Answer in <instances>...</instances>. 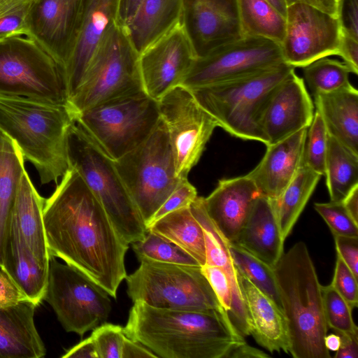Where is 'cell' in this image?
I'll use <instances>...</instances> for the list:
<instances>
[{
    "label": "cell",
    "instance_id": "cell-1",
    "mask_svg": "<svg viewBox=\"0 0 358 358\" xmlns=\"http://www.w3.org/2000/svg\"><path fill=\"white\" fill-rule=\"evenodd\" d=\"M43 224L50 256L79 270L115 299L127 275L129 243L74 168H69L45 199Z\"/></svg>",
    "mask_w": 358,
    "mask_h": 358
},
{
    "label": "cell",
    "instance_id": "cell-2",
    "mask_svg": "<svg viewBox=\"0 0 358 358\" xmlns=\"http://www.w3.org/2000/svg\"><path fill=\"white\" fill-rule=\"evenodd\" d=\"M124 332L162 358H231L245 342L226 313L159 308L135 302Z\"/></svg>",
    "mask_w": 358,
    "mask_h": 358
},
{
    "label": "cell",
    "instance_id": "cell-3",
    "mask_svg": "<svg viewBox=\"0 0 358 358\" xmlns=\"http://www.w3.org/2000/svg\"><path fill=\"white\" fill-rule=\"evenodd\" d=\"M74 122L69 106L0 95V129L36 168L41 185L57 183L69 169L68 132Z\"/></svg>",
    "mask_w": 358,
    "mask_h": 358
},
{
    "label": "cell",
    "instance_id": "cell-4",
    "mask_svg": "<svg viewBox=\"0 0 358 358\" xmlns=\"http://www.w3.org/2000/svg\"><path fill=\"white\" fill-rule=\"evenodd\" d=\"M281 309L294 358H330L321 286L306 245L299 241L273 266Z\"/></svg>",
    "mask_w": 358,
    "mask_h": 358
},
{
    "label": "cell",
    "instance_id": "cell-5",
    "mask_svg": "<svg viewBox=\"0 0 358 358\" xmlns=\"http://www.w3.org/2000/svg\"><path fill=\"white\" fill-rule=\"evenodd\" d=\"M294 68L282 63L243 76L192 89L196 100L233 136L266 145L258 124L263 106Z\"/></svg>",
    "mask_w": 358,
    "mask_h": 358
},
{
    "label": "cell",
    "instance_id": "cell-6",
    "mask_svg": "<svg viewBox=\"0 0 358 358\" xmlns=\"http://www.w3.org/2000/svg\"><path fill=\"white\" fill-rule=\"evenodd\" d=\"M67 152L69 167L79 173L122 238L129 244L143 239L145 224L114 160L75 122L68 132Z\"/></svg>",
    "mask_w": 358,
    "mask_h": 358
},
{
    "label": "cell",
    "instance_id": "cell-7",
    "mask_svg": "<svg viewBox=\"0 0 358 358\" xmlns=\"http://www.w3.org/2000/svg\"><path fill=\"white\" fill-rule=\"evenodd\" d=\"M142 91L139 54L124 27L115 22L100 39L69 106L74 115Z\"/></svg>",
    "mask_w": 358,
    "mask_h": 358
},
{
    "label": "cell",
    "instance_id": "cell-8",
    "mask_svg": "<svg viewBox=\"0 0 358 358\" xmlns=\"http://www.w3.org/2000/svg\"><path fill=\"white\" fill-rule=\"evenodd\" d=\"M140 263L125 278L127 294L134 303L143 302L159 308L227 313L201 266L148 259Z\"/></svg>",
    "mask_w": 358,
    "mask_h": 358
},
{
    "label": "cell",
    "instance_id": "cell-9",
    "mask_svg": "<svg viewBox=\"0 0 358 358\" xmlns=\"http://www.w3.org/2000/svg\"><path fill=\"white\" fill-rule=\"evenodd\" d=\"M160 120L158 101L144 91L74 114V121L113 160L143 143Z\"/></svg>",
    "mask_w": 358,
    "mask_h": 358
},
{
    "label": "cell",
    "instance_id": "cell-10",
    "mask_svg": "<svg viewBox=\"0 0 358 358\" xmlns=\"http://www.w3.org/2000/svg\"><path fill=\"white\" fill-rule=\"evenodd\" d=\"M114 163L147 227L180 179L176 176L174 156L163 121L160 119L143 143Z\"/></svg>",
    "mask_w": 358,
    "mask_h": 358
},
{
    "label": "cell",
    "instance_id": "cell-11",
    "mask_svg": "<svg viewBox=\"0 0 358 358\" xmlns=\"http://www.w3.org/2000/svg\"><path fill=\"white\" fill-rule=\"evenodd\" d=\"M0 95L69 106L63 69L35 40L24 36L0 41Z\"/></svg>",
    "mask_w": 358,
    "mask_h": 358
},
{
    "label": "cell",
    "instance_id": "cell-12",
    "mask_svg": "<svg viewBox=\"0 0 358 358\" xmlns=\"http://www.w3.org/2000/svg\"><path fill=\"white\" fill-rule=\"evenodd\" d=\"M109 296L81 271L50 256L43 300L51 306L66 331L82 336L106 322L111 311Z\"/></svg>",
    "mask_w": 358,
    "mask_h": 358
},
{
    "label": "cell",
    "instance_id": "cell-13",
    "mask_svg": "<svg viewBox=\"0 0 358 358\" xmlns=\"http://www.w3.org/2000/svg\"><path fill=\"white\" fill-rule=\"evenodd\" d=\"M172 148L176 176L187 178L198 163L217 124L197 102L190 89L179 85L158 101Z\"/></svg>",
    "mask_w": 358,
    "mask_h": 358
},
{
    "label": "cell",
    "instance_id": "cell-14",
    "mask_svg": "<svg viewBox=\"0 0 358 358\" xmlns=\"http://www.w3.org/2000/svg\"><path fill=\"white\" fill-rule=\"evenodd\" d=\"M282 63L285 62L279 43L262 37L243 36L196 58L181 85L192 90Z\"/></svg>",
    "mask_w": 358,
    "mask_h": 358
},
{
    "label": "cell",
    "instance_id": "cell-15",
    "mask_svg": "<svg viewBox=\"0 0 358 358\" xmlns=\"http://www.w3.org/2000/svg\"><path fill=\"white\" fill-rule=\"evenodd\" d=\"M280 48L284 62L303 67L320 58L337 55L342 29L338 17L304 3L287 6Z\"/></svg>",
    "mask_w": 358,
    "mask_h": 358
},
{
    "label": "cell",
    "instance_id": "cell-16",
    "mask_svg": "<svg viewBox=\"0 0 358 358\" xmlns=\"http://www.w3.org/2000/svg\"><path fill=\"white\" fill-rule=\"evenodd\" d=\"M196 59L192 44L180 22L139 55L144 92L158 101L181 85Z\"/></svg>",
    "mask_w": 358,
    "mask_h": 358
},
{
    "label": "cell",
    "instance_id": "cell-17",
    "mask_svg": "<svg viewBox=\"0 0 358 358\" xmlns=\"http://www.w3.org/2000/svg\"><path fill=\"white\" fill-rule=\"evenodd\" d=\"M180 23L196 58L243 37L238 0H182Z\"/></svg>",
    "mask_w": 358,
    "mask_h": 358
},
{
    "label": "cell",
    "instance_id": "cell-18",
    "mask_svg": "<svg viewBox=\"0 0 358 358\" xmlns=\"http://www.w3.org/2000/svg\"><path fill=\"white\" fill-rule=\"evenodd\" d=\"M82 0H35L29 17V38L65 68L78 36ZM65 75V74H64Z\"/></svg>",
    "mask_w": 358,
    "mask_h": 358
},
{
    "label": "cell",
    "instance_id": "cell-19",
    "mask_svg": "<svg viewBox=\"0 0 358 358\" xmlns=\"http://www.w3.org/2000/svg\"><path fill=\"white\" fill-rule=\"evenodd\" d=\"M314 113L305 83L294 71L275 87L261 110L258 124L266 145L308 128Z\"/></svg>",
    "mask_w": 358,
    "mask_h": 358
},
{
    "label": "cell",
    "instance_id": "cell-20",
    "mask_svg": "<svg viewBox=\"0 0 358 358\" xmlns=\"http://www.w3.org/2000/svg\"><path fill=\"white\" fill-rule=\"evenodd\" d=\"M261 193L247 175L219 180L203 203L213 224L229 243L238 238L255 200Z\"/></svg>",
    "mask_w": 358,
    "mask_h": 358
},
{
    "label": "cell",
    "instance_id": "cell-21",
    "mask_svg": "<svg viewBox=\"0 0 358 358\" xmlns=\"http://www.w3.org/2000/svg\"><path fill=\"white\" fill-rule=\"evenodd\" d=\"M120 0H82L76 44L65 68L69 100L80 86L100 39L115 22Z\"/></svg>",
    "mask_w": 358,
    "mask_h": 358
},
{
    "label": "cell",
    "instance_id": "cell-22",
    "mask_svg": "<svg viewBox=\"0 0 358 358\" xmlns=\"http://www.w3.org/2000/svg\"><path fill=\"white\" fill-rule=\"evenodd\" d=\"M308 128L266 145L262 160L247 174L262 195L278 198L294 178L302 165Z\"/></svg>",
    "mask_w": 358,
    "mask_h": 358
},
{
    "label": "cell",
    "instance_id": "cell-23",
    "mask_svg": "<svg viewBox=\"0 0 358 358\" xmlns=\"http://www.w3.org/2000/svg\"><path fill=\"white\" fill-rule=\"evenodd\" d=\"M48 267L49 263L41 261L34 254L11 221L0 247V268L37 306L45 293Z\"/></svg>",
    "mask_w": 358,
    "mask_h": 358
},
{
    "label": "cell",
    "instance_id": "cell-24",
    "mask_svg": "<svg viewBox=\"0 0 358 358\" xmlns=\"http://www.w3.org/2000/svg\"><path fill=\"white\" fill-rule=\"evenodd\" d=\"M239 287L246 309L250 335L271 353H289L287 322L281 308L238 272Z\"/></svg>",
    "mask_w": 358,
    "mask_h": 358
},
{
    "label": "cell",
    "instance_id": "cell-25",
    "mask_svg": "<svg viewBox=\"0 0 358 358\" xmlns=\"http://www.w3.org/2000/svg\"><path fill=\"white\" fill-rule=\"evenodd\" d=\"M191 210L203 229L206 243V264L223 270L231 290L232 304L229 318L243 336H250L249 320L238 283V271L229 250V242L207 215L203 197L197 196L190 205Z\"/></svg>",
    "mask_w": 358,
    "mask_h": 358
},
{
    "label": "cell",
    "instance_id": "cell-26",
    "mask_svg": "<svg viewBox=\"0 0 358 358\" xmlns=\"http://www.w3.org/2000/svg\"><path fill=\"white\" fill-rule=\"evenodd\" d=\"M37 306L26 299L0 308V358H41L46 350L34 323Z\"/></svg>",
    "mask_w": 358,
    "mask_h": 358
},
{
    "label": "cell",
    "instance_id": "cell-27",
    "mask_svg": "<svg viewBox=\"0 0 358 358\" xmlns=\"http://www.w3.org/2000/svg\"><path fill=\"white\" fill-rule=\"evenodd\" d=\"M284 242L271 199L259 196L235 243L273 268L284 253Z\"/></svg>",
    "mask_w": 358,
    "mask_h": 358
},
{
    "label": "cell",
    "instance_id": "cell-28",
    "mask_svg": "<svg viewBox=\"0 0 358 358\" xmlns=\"http://www.w3.org/2000/svg\"><path fill=\"white\" fill-rule=\"evenodd\" d=\"M316 110L328 134L358 155V92L351 84L314 94Z\"/></svg>",
    "mask_w": 358,
    "mask_h": 358
},
{
    "label": "cell",
    "instance_id": "cell-29",
    "mask_svg": "<svg viewBox=\"0 0 358 358\" xmlns=\"http://www.w3.org/2000/svg\"><path fill=\"white\" fill-rule=\"evenodd\" d=\"M182 0H142L124 27L140 55L180 22Z\"/></svg>",
    "mask_w": 358,
    "mask_h": 358
},
{
    "label": "cell",
    "instance_id": "cell-30",
    "mask_svg": "<svg viewBox=\"0 0 358 358\" xmlns=\"http://www.w3.org/2000/svg\"><path fill=\"white\" fill-rule=\"evenodd\" d=\"M45 201L25 169L16 196L12 221L34 254L41 261L49 263L50 255L43 224Z\"/></svg>",
    "mask_w": 358,
    "mask_h": 358
},
{
    "label": "cell",
    "instance_id": "cell-31",
    "mask_svg": "<svg viewBox=\"0 0 358 358\" xmlns=\"http://www.w3.org/2000/svg\"><path fill=\"white\" fill-rule=\"evenodd\" d=\"M173 243L192 256L201 266L206 264L203 229L194 216L190 206L172 211L147 227V232Z\"/></svg>",
    "mask_w": 358,
    "mask_h": 358
},
{
    "label": "cell",
    "instance_id": "cell-32",
    "mask_svg": "<svg viewBox=\"0 0 358 358\" xmlns=\"http://www.w3.org/2000/svg\"><path fill=\"white\" fill-rule=\"evenodd\" d=\"M322 176L301 165L281 194L271 199L284 241L291 233Z\"/></svg>",
    "mask_w": 358,
    "mask_h": 358
},
{
    "label": "cell",
    "instance_id": "cell-33",
    "mask_svg": "<svg viewBox=\"0 0 358 358\" xmlns=\"http://www.w3.org/2000/svg\"><path fill=\"white\" fill-rule=\"evenodd\" d=\"M324 176L330 201H342L358 185V155L329 134Z\"/></svg>",
    "mask_w": 358,
    "mask_h": 358
},
{
    "label": "cell",
    "instance_id": "cell-34",
    "mask_svg": "<svg viewBox=\"0 0 358 358\" xmlns=\"http://www.w3.org/2000/svg\"><path fill=\"white\" fill-rule=\"evenodd\" d=\"M243 36L262 37L279 44L285 31V17L266 0H238Z\"/></svg>",
    "mask_w": 358,
    "mask_h": 358
},
{
    "label": "cell",
    "instance_id": "cell-35",
    "mask_svg": "<svg viewBox=\"0 0 358 358\" xmlns=\"http://www.w3.org/2000/svg\"><path fill=\"white\" fill-rule=\"evenodd\" d=\"M24 161L15 142L0 151V247L10 229Z\"/></svg>",
    "mask_w": 358,
    "mask_h": 358
},
{
    "label": "cell",
    "instance_id": "cell-36",
    "mask_svg": "<svg viewBox=\"0 0 358 358\" xmlns=\"http://www.w3.org/2000/svg\"><path fill=\"white\" fill-rule=\"evenodd\" d=\"M229 250L238 272L281 308L273 268L236 243H229Z\"/></svg>",
    "mask_w": 358,
    "mask_h": 358
},
{
    "label": "cell",
    "instance_id": "cell-37",
    "mask_svg": "<svg viewBox=\"0 0 358 358\" xmlns=\"http://www.w3.org/2000/svg\"><path fill=\"white\" fill-rule=\"evenodd\" d=\"M304 79L313 94L328 93L350 85V68L343 62L320 58L302 67Z\"/></svg>",
    "mask_w": 358,
    "mask_h": 358
},
{
    "label": "cell",
    "instance_id": "cell-38",
    "mask_svg": "<svg viewBox=\"0 0 358 358\" xmlns=\"http://www.w3.org/2000/svg\"><path fill=\"white\" fill-rule=\"evenodd\" d=\"M138 260H152L164 263L192 266L200 264L189 254L169 240L151 232L131 243Z\"/></svg>",
    "mask_w": 358,
    "mask_h": 358
},
{
    "label": "cell",
    "instance_id": "cell-39",
    "mask_svg": "<svg viewBox=\"0 0 358 358\" xmlns=\"http://www.w3.org/2000/svg\"><path fill=\"white\" fill-rule=\"evenodd\" d=\"M324 316L328 328L336 334L358 332L352 316V308L330 284L321 286Z\"/></svg>",
    "mask_w": 358,
    "mask_h": 358
},
{
    "label": "cell",
    "instance_id": "cell-40",
    "mask_svg": "<svg viewBox=\"0 0 358 358\" xmlns=\"http://www.w3.org/2000/svg\"><path fill=\"white\" fill-rule=\"evenodd\" d=\"M327 136L328 133L320 113L315 110L312 122L307 130L302 165L321 176L324 175Z\"/></svg>",
    "mask_w": 358,
    "mask_h": 358
},
{
    "label": "cell",
    "instance_id": "cell-41",
    "mask_svg": "<svg viewBox=\"0 0 358 358\" xmlns=\"http://www.w3.org/2000/svg\"><path fill=\"white\" fill-rule=\"evenodd\" d=\"M314 208L334 236L358 237V223L350 216L342 201L315 203Z\"/></svg>",
    "mask_w": 358,
    "mask_h": 358
},
{
    "label": "cell",
    "instance_id": "cell-42",
    "mask_svg": "<svg viewBox=\"0 0 358 358\" xmlns=\"http://www.w3.org/2000/svg\"><path fill=\"white\" fill-rule=\"evenodd\" d=\"M125 337L124 327L106 322L94 329L91 335L99 358H121Z\"/></svg>",
    "mask_w": 358,
    "mask_h": 358
},
{
    "label": "cell",
    "instance_id": "cell-43",
    "mask_svg": "<svg viewBox=\"0 0 358 358\" xmlns=\"http://www.w3.org/2000/svg\"><path fill=\"white\" fill-rule=\"evenodd\" d=\"M34 1L24 0L0 16V41L12 36H29V17Z\"/></svg>",
    "mask_w": 358,
    "mask_h": 358
},
{
    "label": "cell",
    "instance_id": "cell-44",
    "mask_svg": "<svg viewBox=\"0 0 358 358\" xmlns=\"http://www.w3.org/2000/svg\"><path fill=\"white\" fill-rule=\"evenodd\" d=\"M197 196L196 188L188 181L187 178H181L174 190L156 211L148 225L172 211L189 206Z\"/></svg>",
    "mask_w": 358,
    "mask_h": 358
},
{
    "label": "cell",
    "instance_id": "cell-45",
    "mask_svg": "<svg viewBox=\"0 0 358 358\" xmlns=\"http://www.w3.org/2000/svg\"><path fill=\"white\" fill-rule=\"evenodd\" d=\"M331 285L352 309L357 307V278L338 255Z\"/></svg>",
    "mask_w": 358,
    "mask_h": 358
},
{
    "label": "cell",
    "instance_id": "cell-46",
    "mask_svg": "<svg viewBox=\"0 0 358 358\" xmlns=\"http://www.w3.org/2000/svg\"><path fill=\"white\" fill-rule=\"evenodd\" d=\"M201 270L228 315L231 308L232 295L226 274L220 268L208 264L201 266Z\"/></svg>",
    "mask_w": 358,
    "mask_h": 358
},
{
    "label": "cell",
    "instance_id": "cell-47",
    "mask_svg": "<svg viewBox=\"0 0 358 358\" xmlns=\"http://www.w3.org/2000/svg\"><path fill=\"white\" fill-rule=\"evenodd\" d=\"M336 255L352 271L354 275L358 277V237L346 236H334Z\"/></svg>",
    "mask_w": 358,
    "mask_h": 358
},
{
    "label": "cell",
    "instance_id": "cell-48",
    "mask_svg": "<svg viewBox=\"0 0 358 358\" xmlns=\"http://www.w3.org/2000/svg\"><path fill=\"white\" fill-rule=\"evenodd\" d=\"M338 18L342 31L358 38V0H339Z\"/></svg>",
    "mask_w": 358,
    "mask_h": 358
},
{
    "label": "cell",
    "instance_id": "cell-49",
    "mask_svg": "<svg viewBox=\"0 0 358 358\" xmlns=\"http://www.w3.org/2000/svg\"><path fill=\"white\" fill-rule=\"evenodd\" d=\"M28 299L8 273L0 268V308Z\"/></svg>",
    "mask_w": 358,
    "mask_h": 358
},
{
    "label": "cell",
    "instance_id": "cell-50",
    "mask_svg": "<svg viewBox=\"0 0 358 358\" xmlns=\"http://www.w3.org/2000/svg\"><path fill=\"white\" fill-rule=\"evenodd\" d=\"M350 68L352 73H358V38L342 31L338 55Z\"/></svg>",
    "mask_w": 358,
    "mask_h": 358
},
{
    "label": "cell",
    "instance_id": "cell-51",
    "mask_svg": "<svg viewBox=\"0 0 358 358\" xmlns=\"http://www.w3.org/2000/svg\"><path fill=\"white\" fill-rule=\"evenodd\" d=\"M341 338L339 348L336 351L335 358L358 357V332L337 334Z\"/></svg>",
    "mask_w": 358,
    "mask_h": 358
},
{
    "label": "cell",
    "instance_id": "cell-52",
    "mask_svg": "<svg viewBox=\"0 0 358 358\" xmlns=\"http://www.w3.org/2000/svg\"><path fill=\"white\" fill-rule=\"evenodd\" d=\"M63 358H99L95 344L90 337L68 350Z\"/></svg>",
    "mask_w": 358,
    "mask_h": 358
},
{
    "label": "cell",
    "instance_id": "cell-53",
    "mask_svg": "<svg viewBox=\"0 0 358 358\" xmlns=\"http://www.w3.org/2000/svg\"><path fill=\"white\" fill-rule=\"evenodd\" d=\"M156 358L152 351L140 343L125 337L122 349L121 358Z\"/></svg>",
    "mask_w": 358,
    "mask_h": 358
},
{
    "label": "cell",
    "instance_id": "cell-54",
    "mask_svg": "<svg viewBox=\"0 0 358 358\" xmlns=\"http://www.w3.org/2000/svg\"><path fill=\"white\" fill-rule=\"evenodd\" d=\"M142 0H120L115 23L125 27L130 22Z\"/></svg>",
    "mask_w": 358,
    "mask_h": 358
},
{
    "label": "cell",
    "instance_id": "cell-55",
    "mask_svg": "<svg viewBox=\"0 0 358 358\" xmlns=\"http://www.w3.org/2000/svg\"><path fill=\"white\" fill-rule=\"evenodd\" d=\"M287 6L294 3H304L338 17V2L336 0H285Z\"/></svg>",
    "mask_w": 358,
    "mask_h": 358
},
{
    "label": "cell",
    "instance_id": "cell-56",
    "mask_svg": "<svg viewBox=\"0 0 358 358\" xmlns=\"http://www.w3.org/2000/svg\"><path fill=\"white\" fill-rule=\"evenodd\" d=\"M268 354L251 347L245 341L238 345L232 352L231 358H265Z\"/></svg>",
    "mask_w": 358,
    "mask_h": 358
},
{
    "label": "cell",
    "instance_id": "cell-57",
    "mask_svg": "<svg viewBox=\"0 0 358 358\" xmlns=\"http://www.w3.org/2000/svg\"><path fill=\"white\" fill-rule=\"evenodd\" d=\"M342 202L352 219L358 223V185L349 192Z\"/></svg>",
    "mask_w": 358,
    "mask_h": 358
},
{
    "label": "cell",
    "instance_id": "cell-58",
    "mask_svg": "<svg viewBox=\"0 0 358 358\" xmlns=\"http://www.w3.org/2000/svg\"><path fill=\"white\" fill-rule=\"evenodd\" d=\"M324 344L327 349L330 351L336 352L339 348L341 344V338L337 334H331L324 338Z\"/></svg>",
    "mask_w": 358,
    "mask_h": 358
},
{
    "label": "cell",
    "instance_id": "cell-59",
    "mask_svg": "<svg viewBox=\"0 0 358 358\" xmlns=\"http://www.w3.org/2000/svg\"><path fill=\"white\" fill-rule=\"evenodd\" d=\"M24 0H0V16Z\"/></svg>",
    "mask_w": 358,
    "mask_h": 358
},
{
    "label": "cell",
    "instance_id": "cell-60",
    "mask_svg": "<svg viewBox=\"0 0 358 358\" xmlns=\"http://www.w3.org/2000/svg\"><path fill=\"white\" fill-rule=\"evenodd\" d=\"M270 3L280 13L286 16L287 4L285 0H266Z\"/></svg>",
    "mask_w": 358,
    "mask_h": 358
},
{
    "label": "cell",
    "instance_id": "cell-61",
    "mask_svg": "<svg viewBox=\"0 0 358 358\" xmlns=\"http://www.w3.org/2000/svg\"><path fill=\"white\" fill-rule=\"evenodd\" d=\"M13 143V141L0 129V151L9 148Z\"/></svg>",
    "mask_w": 358,
    "mask_h": 358
},
{
    "label": "cell",
    "instance_id": "cell-62",
    "mask_svg": "<svg viewBox=\"0 0 358 358\" xmlns=\"http://www.w3.org/2000/svg\"><path fill=\"white\" fill-rule=\"evenodd\" d=\"M336 1L338 2V1H339V0H336Z\"/></svg>",
    "mask_w": 358,
    "mask_h": 358
}]
</instances>
